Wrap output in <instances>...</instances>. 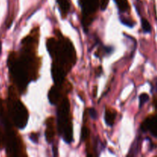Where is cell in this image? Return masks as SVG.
Segmentation results:
<instances>
[{
    "mask_svg": "<svg viewBox=\"0 0 157 157\" xmlns=\"http://www.w3.org/2000/svg\"><path fill=\"white\" fill-rule=\"evenodd\" d=\"M141 130L144 132H150L157 138V115L148 117L141 125Z\"/></svg>",
    "mask_w": 157,
    "mask_h": 157,
    "instance_id": "cell-8",
    "label": "cell"
},
{
    "mask_svg": "<svg viewBox=\"0 0 157 157\" xmlns=\"http://www.w3.org/2000/svg\"><path fill=\"white\" fill-rule=\"evenodd\" d=\"M2 136L1 133H0V147L2 145Z\"/></svg>",
    "mask_w": 157,
    "mask_h": 157,
    "instance_id": "cell-20",
    "label": "cell"
},
{
    "mask_svg": "<svg viewBox=\"0 0 157 157\" xmlns=\"http://www.w3.org/2000/svg\"><path fill=\"white\" fill-rule=\"evenodd\" d=\"M90 136V130L87 127V126L84 125L81 130V140H87Z\"/></svg>",
    "mask_w": 157,
    "mask_h": 157,
    "instance_id": "cell-15",
    "label": "cell"
},
{
    "mask_svg": "<svg viewBox=\"0 0 157 157\" xmlns=\"http://www.w3.org/2000/svg\"><path fill=\"white\" fill-rule=\"evenodd\" d=\"M22 52L19 55L12 52L8 58V66L14 82L22 93L28 83L35 75V40L28 35L21 41Z\"/></svg>",
    "mask_w": 157,
    "mask_h": 157,
    "instance_id": "cell-1",
    "label": "cell"
},
{
    "mask_svg": "<svg viewBox=\"0 0 157 157\" xmlns=\"http://www.w3.org/2000/svg\"><path fill=\"white\" fill-rule=\"evenodd\" d=\"M64 83L61 84H55L54 86H52L48 94L49 102L53 105L59 104L60 101L66 96L67 93L70 91L71 88L67 89L64 86Z\"/></svg>",
    "mask_w": 157,
    "mask_h": 157,
    "instance_id": "cell-7",
    "label": "cell"
},
{
    "mask_svg": "<svg viewBox=\"0 0 157 157\" xmlns=\"http://www.w3.org/2000/svg\"><path fill=\"white\" fill-rule=\"evenodd\" d=\"M57 36L58 39L50 38L47 40V49L53 59L52 75L54 82L55 84H61L76 62L77 56L71 41L61 33Z\"/></svg>",
    "mask_w": 157,
    "mask_h": 157,
    "instance_id": "cell-2",
    "label": "cell"
},
{
    "mask_svg": "<svg viewBox=\"0 0 157 157\" xmlns=\"http://www.w3.org/2000/svg\"><path fill=\"white\" fill-rule=\"evenodd\" d=\"M152 93L153 94V106L157 110V89L152 90Z\"/></svg>",
    "mask_w": 157,
    "mask_h": 157,
    "instance_id": "cell-19",
    "label": "cell"
},
{
    "mask_svg": "<svg viewBox=\"0 0 157 157\" xmlns=\"http://www.w3.org/2000/svg\"><path fill=\"white\" fill-rule=\"evenodd\" d=\"M38 136H39V135H38V133L32 132V133H31L30 135H29V139H30L32 142L35 143V144H38Z\"/></svg>",
    "mask_w": 157,
    "mask_h": 157,
    "instance_id": "cell-17",
    "label": "cell"
},
{
    "mask_svg": "<svg viewBox=\"0 0 157 157\" xmlns=\"http://www.w3.org/2000/svg\"><path fill=\"white\" fill-rule=\"evenodd\" d=\"M7 113L12 124L18 129L25 128L29 120V111L17 97L15 90L10 87L7 102Z\"/></svg>",
    "mask_w": 157,
    "mask_h": 157,
    "instance_id": "cell-5",
    "label": "cell"
},
{
    "mask_svg": "<svg viewBox=\"0 0 157 157\" xmlns=\"http://www.w3.org/2000/svg\"><path fill=\"white\" fill-rule=\"evenodd\" d=\"M57 127L58 133L67 144L73 141V124L71 114L70 103L67 97H64L58 104L57 109Z\"/></svg>",
    "mask_w": 157,
    "mask_h": 157,
    "instance_id": "cell-4",
    "label": "cell"
},
{
    "mask_svg": "<svg viewBox=\"0 0 157 157\" xmlns=\"http://www.w3.org/2000/svg\"><path fill=\"white\" fill-rule=\"evenodd\" d=\"M150 98H149V95L146 93H143L140 95V98H139V101H140V104H139V107L140 108H142L143 106L149 101Z\"/></svg>",
    "mask_w": 157,
    "mask_h": 157,
    "instance_id": "cell-14",
    "label": "cell"
},
{
    "mask_svg": "<svg viewBox=\"0 0 157 157\" xmlns=\"http://www.w3.org/2000/svg\"><path fill=\"white\" fill-rule=\"evenodd\" d=\"M89 115L93 120H96L98 118V112L94 108L89 109Z\"/></svg>",
    "mask_w": 157,
    "mask_h": 157,
    "instance_id": "cell-18",
    "label": "cell"
},
{
    "mask_svg": "<svg viewBox=\"0 0 157 157\" xmlns=\"http://www.w3.org/2000/svg\"><path fill=\"white\" fill-rule=\"evenodd\" d=\"M57 2H58V6H59L61 15H62L63 18H64V17L67 16V13L70 10V1L69 0H57Z\"/></svg>",
    "mask_w": 157,
    "mask_h": 157,
    "instance_id": "cell-11",
    "label": "cell"
},
{
    "mask_svg": "<svg viewBox=\"0 0 157 157\" xmlns=\"http://www.w3.org/2000/svg\"><path fill=\"white\" fill-rule=\"evenodd\" d=\"M1 52H2V42L0 41V55H1Z\"/></svg>",
    "mask_w": 157,
    "mask_h": 157,
    "instance_id": "cell-21",
    "label": "cell"
},
{
    "mask_svg": "<svg viewBox=\"0 0 157 157\" xmlns=\"http://www.w3.org/2000/svg\"><path fill=\"white\" fill-rule=\"evenodd\" d=\"M44 135H45V139L47 142L48 144H52L55 136V118L52 117L46 120V128Z\"/></svg>",
    "mask_w": 157,
    "mask_h": 157,
    "instance_id": "cell-9",
    "label": "cell"
},
{
    "mask_svg": "<svg viewBox=\"0 0 157 157\" xmlns=\"http://www.w3.org/2000/svg\"><path fill=\"white\" fill-rule=\"evenodd\" d=\"M0 125L5 130L4 143L6 152L9 156H18L21 155L22 143L12 128V124L10 121L7 111L5 110L4 103L0 99Z\"/></svg>",
    "mask_w": 157,
    "mask_h": 157,
    "instance_id": "cell-3",
    "label": "cell"
},
{
    "mask_svg": "<svg viewBox=\"0 0 157 157\" xmlns=\"http://www.w3.org/2000/svg\"><path fill=\"white\" fill-rule=\"evenodd\" d=\"M141 26H142L143 31H144V32H145V33H150V32H151V25L149 22L148 20L146 19V18H141Z\"/></svg>",
    "mask_w": 157,
    "mask_h": 157,
    "instance_id": "cell-13",
    "label": "cell"
},
{
    "mask_svg": "<svg viewBox=\"0 0 157 157\" xmlns=\"http://www.w3.org/2000/svg\"><path fill=\"white\" fill-rule=\"evenodd\" d=\"M120 11L122 12H127V9H129V5L127 0H115Z\"/></svg>",
    "mask_w": 157,
    "mask_h": 157,
    "instance_id": "cell-12",
    "label": "cell"
},
{
    "mask_svg": "<svg viewBox=\"0 0 157 157\" xmlns=\"http://www.w3.org/2000/svg\"><path fill=\"white\" fill-rule=\"evenodd\" d=\"M121 21L123 23V24L125 25L129 26V27H133V26L135 25V23H133L134 21H132L131 19H129V18H126V17L124 16L121 17Z\"/></svg>",
    "mask_w": 157,
    "mask_h": 157,
    "instance_id": "cell-16",
    "label": "cell"
},
{
    "mask_svg": "<svg viewBox=\"0 0 157 157\" xmlns=\"http://www.w3.org/2000/svg\"><path fill=\"white\" fill-rule=\"evenodd\" d=\"M117 117V111L112 107H106L105 114H104V121L106 124L109 127H112L114 124L115 119Z\"/></svg>",
    "mask_w": 157,
    "mask_h": 157,
    "instance_id": "cell-10",
    "label": "cell"
},
{
    "mask_svg": "<svg viewBox=\"0 0 157 157\" xmlns=\"http://www.w3.org/2000/svg\"><path fill=\"white\" fill-rule=\"evenodd\" d=\"M98 0H81V5L82 6L83 17H84V21L85 27L88 26L90 23L91 22V17H94V15L98 9ZM108 0H102L101 2V9L103 10L106 9Z\"/></svg>",
    "mask_w": 157,
    "mask_h": 157,
    "instance_id": "cell-6",
    "label": "cell"
}]
</instances>
